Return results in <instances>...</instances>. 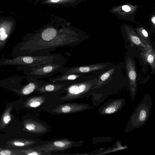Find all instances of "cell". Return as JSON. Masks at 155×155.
I'll return each mask as SVG.
<instances>
[{
	"label": "cell",
	"instance_id": "9",
	"mask_svg": "<svg viewBox=\"0 0 155 155\" xmlns=\"http://www.w3.org/2000/svg\"><path fill=\"white\" fill-rule=\"evenodd\" d=\"M107 65L97 63L86 65L64 67L61 74H91L95 72L103 69Z\"/></svg>",
	"mask_w": 155,
	"mask_h": 155
},
{
	"label": "cell",
	"instance_id": "12",
	"mask_svg": "<svg viewBox=\"0 0 155 155\" xmlns=\"http://www.w3.org/2000/svg\"><path fill=\"white\" fill-rule=\"evenodd\" d=\"M87 75L83 74H61L56 77L49 78L48 81L53 82L70 83L77 80Z\"/></svg>",
	"mask_w": 155,
	"mask_h": 155
},
{
	"label": "cell",
	"instance_id": "5",
	"mask_svg": "<svg viewBox=\"0 0 155 155\" xmlns=\"http://www.w3.org/2000/svg\"><path fill=\"white\" fill-rule=\"evenodd\" d=\"M84 143L82 141H74L67 139H63L49 142L35 148L44 152L51 153V152L65 150L73 147L81 145Z\"/></svg>",
	"mask_w": 155,
	"mask_h": 155
},
{
	"label": "cell",
	"instance_id": "20",
	"mask_svg": "<svg viewBox=\"0 0 155 155\" xmlns=\"http://www.w3.org/2000/svg\"><path fill=\"white\" fill-rule=\"evenodd\" d=\"M0 154L2 155H10L12 154V152L10 150H4L0 152Z\"/></svg>",
	"mask_w": 155,
	"mask_h": 155
},
{
	"label": "cell",
	"instance_id": "10",
	"mask_svg": "<svg viewBox=\"0 0 155 155\" xmlns=\"http://www.w3.org/2000/svg\"><path fill=\"white\" fill-rule=\"evenodd\" d=\"M16 25V20L12 17L0 16V40H6L13 31Z\"/></svg>",
	"mask_w": 155,
	"mask_h": 155
},
{
	"label": "cell",
	"instance_id": "16",
	"mask_svg": "<svg viewBox=\"0 0 155 155\" xmlns=\"http://www.w3.org/2000/svg\"><path fill=\"white\" fill-rule=\"evenodd\" d=\"M25 127L28 131L38 133L45 132L46 128L40 123L33 121L27 123L25 125Z\"/></svg>",
	"mask_w": 155,
	"mask_h": 155
},
{
	"label": "cell",
	"instance_id": "19",
	"mask_svg": "<svg viewBox=\"0 0 155 155\" xmlns=\"http://www.w3.org/2000/svg\"><path fill=\"white\" fill-rule=\"evenodd\" d=\"M11 118L10 115L6 114L4 116L3 120L5 124H8L11 120Z\"/></svg>",
	"mask_w": 155,
	"mask_h": 155
},
{
	"label": "cell",
	"instance_id": "6",
	"mask_svg": "<svg viewBox=\"0 0 155 155\" xmlns=\"http://www.w3.org/2000/svg\"><path fill=\"white\" fill-rule=\"evenodd\" d=\"M125 104L124 98L110 99L105 102L97 110L101 115L115 114L121 111Z\"/></svg>",
	"mask_w": 155,
	"mask_h": 155
},
{
	"label": "cell",
	"instance_id": "18",
	"mask_svg": "<svg viewBox=\"0 0 155 155\" xmlns=\"http://www.w3.org/2000/svg\"><path fill=\"white\" fill-rule=\"evenodd\" d=\"M35 142L32 141L26 140L25 142H20L19 141H15L13 143L15 146L18 147H22L26 145H30L35 143Z\"/></svg>",
	"mask_w": 155,
	"mask_h": 155
},
{
	"label": "cell",
	"instance_id": "14",
	"mask_svg": "<svg viewBox=\"0 0 155 155\" xmlns=\"http://www.w3.org/2000/svg\"><path fill=\"white\" fill-rule=\"evenodd\" d=\"M115 71L114 68H111L102 73L97 78L96 84L94 89L98 88L110 81L112 78V76Z\"/></svg>",
	"mask_w": 155,
	"mask_h": 155
},
{
	"label": "cell",
	"instance_id": "17",
	"mask_svg": "<svg viewBox=\"0 0 155 155\" xmlns=\"http://www.w3.org/2000/svg\"><path fill=\"white\" fill-rule=\"evenodd\" d=\"M45 97L39 96L32 98L28 102V106L31 107L35 108L40 106L44 102Z\"/></svg>",
	"mask_w": 155,
	"mask_h": 155
},
{
	"label": "cell",
	"instance_id": "23",
	"mask_svg": "<svg viewBox=\"0 0 155 155\" xmlns=\"http://www.w3.org/2000/svg\"><path fill=\"white\" fill-rule=\"evenodd\" d=\"M60 0H50L51 2L54 3L58 2Z\"/></svg>",
	"mask_w": 155,
	"mask_h": 155
},
{
	"label": "cell",
	"instance_id": "8",
	"mask_svg": "<svg viewBox=\"0 0 155 155\" xmlns=\"http://www.w3.org/2000/svg\"><path fill=\"white\" fill-rule=\"evenodd\" d=\"M94 107L87 104L70 103L61 104L52 110L58 114H70L93 109Z\"/></svg>",
	"mask_w": 155,
	"mask_h": 155
},
{
	"label": "cell",
	"instance_id": "1",
	"mask_svg": "<svg viewBox=\"0 0 155 155\" xmlns=\"http://www.w3.org/2000/svg\"><path fill=\"white\" fill-rule=\"evenodd\" d=\"M87 39L86 36L74 31H58L48 27L33 35L31 47L34 55H47L58 47L74 46Z\"/></svg>",
	"mask_w": 155,
	"mask_h": 155
},
{
	"label": "cell",
	"instance_id": "4",
	"mask_svg": "<svg viewBox=\"0 0 155 155\" xmlns=\"http://www.w3.org/2000/svg\"><path fill=\"white\" fill-rule=\"evenodd\" d=\"M65 63L59 61H54L51 63L35 68H31L30 75L31 78L38 79L48 78L62 72Z\"/></svg>",
	"mask_w": 155,
	"mask_h": 155
},
{
	"label": "cell",
	"instance_id": "7",
	"mask_svg": "<svg viewBox=\"0 0 155 155\" xmlns=\"http://www.w3.org/2000/svg\"><path fill=\"white\" fill-rule=\"evenodd\" d=\"M127 72L129 82L131 101H134L137 90V71L133 59L128 57L126 61Z\"/></svg>",
	"mask_w": 155,
	"mask_h": 155
},
{
	"label": "cell",
	"instance_id": "15",
	"mask_svg": "<svg viewBox=\"0 0 155 155\" xmlns=\"http://www.w3.org/2000/svg\"><path fill=\"white\" fill-rule=\"evenodd\" d=\"M31 80L23 88L22 93L24 95H28L31 93L40 86L41 80L31 78Z\"/></svg>",
	"mask_w": 155,
	"mask_h": 155
},
{
	"label": "cell",
	"instance_id": "2",
	"mask_svg": "<svg viewBox=\"0 0 155 155\" xmlns=\"http://www.w3.org/2000/svg\"><path fill=\"white\" fill-rule=\"evenodd\" d=\"M91 74H87L75 81L68 83L64 88L66 93L61 99L70 101L83 98L91 95L97 79H94Z\"/></svg>",
	"mask_w": 155,
	"mask_h": 155
},
{
	"label": "cell",
	"instance_id": "3",
	"mask_svg": "<svg viewBox=\"0 0 155 155\" xmlns=\"http://www.w3.org/2000/svg\"><path fill=\"white\" fill-rule=\"evenodd\" d=\"M152 106L151 97L149 94H146L130 116L125 127L124 132L127 133L144 125L151 116Z\"/></svg>",
	"mask_w": 155,
	"mask_h": 155
},
{
	"label": "cell",
	"instance_id": "21",
	"mask_svg": "<svg viewBox=\"0 0 155 155\" xmlns=\"http://www.w3.org/2000/svg\"><path fill=\"white\" fill-rule=\"evenodd\" d=\"M122 9L125 12H128L130 10V8L127 5H124L122 7Z\"/></svg>",
	"mask_w": 155,
	"mask_h": 155
},
{
	"label": "cell",
	"instance_id": "11",
	"mask_svg": "<svg viewBox=\"0 0 155 155\" xmlns=\"http://www.w3.org/2000/svg\"><path fill=\"white\" fill-rule=\"evenodd\" d=\"M68 85L66 82H53L41 80V84L35 91L40 93L65 91L64 88Z\"/></svg>",
	"mask_w": 155,
	"mask_h": 155
},
{
	"label": "cell",
	"instance_id": "22",
	"mask_svg": "<svg viewBox=\"0 0 155 155\" xmlns=\"http://www.w3.org/2000/svg\"><path fill=\"white\" fill-rule=\"evenodd\" d=\"M151 21L154 24H155V17H153L151 18Z\"/></svg>",
	"mask_w": 155,
	"mask_h": 155
},
{
	"label": "cell",
	"instance_id": "13",
	"mask_svg": "<svg viewBox=\"0 0 155 155\" xmlns=\"http://www.w3.org/2000/svg\"><path fill=\"white\" fill-rule=\"evenodd\" d=\"M140 55L143 59L150 65L152 71H153L155 68V53L152 48L142 49Z\"/></svg>",
	"mask_w": 155,
	"mask_h": 155
}]
</instances>
